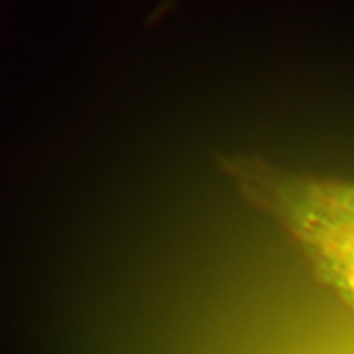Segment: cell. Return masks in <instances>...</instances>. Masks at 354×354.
I'll list each match as a JSON object with an SVG mask.
<instances>
[{
    "label": "cell",
    "mask_w": 354,
    "mask_h": 354,
    "mask_svg": "<svg viewBox=\"0 0 354 354\" xmlns=\"http://www.w3.org/2000/svg\"><path fill=\"white\" fill-rule=\"evenodd\" d=\"M227 171L242 195L272 216L301 246L317 276L354 311V228L321 215L279 191L264 176L260 160H230Z\"/></svg>",
    "instance_id": "cell-1"
},
{
    "label": "cell",
    "mask_w": 354,
    "mask_h": 354,
    "mask_svg": "<svg viewBox=\"0 0 354 354\" xmlns=\"http://www.w3.org/2000/svg\"><path fill=\"white\" fill-rule=\"evenodd\" d=\"M262 171L279 191L321 215L354 228V179L304 176L260 160Z\"/></svg>",
    "instance_id": "cell-2"
}]
</instances>
